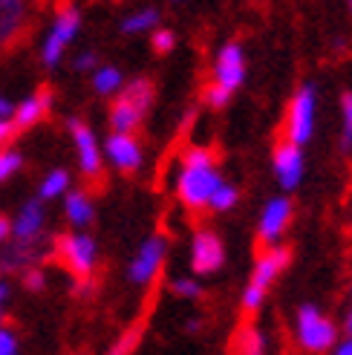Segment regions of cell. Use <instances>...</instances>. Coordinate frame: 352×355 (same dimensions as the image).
<instances>
[{"label":"cell","mask_w":352,"mask_h":355,"mask_svg":"<svg viewBox=\"0 0 352 355\" xmlns=\"http://www.w3.org/2000/svg\"><path fill=\"white\" fill-rule=\"evenodd\" d=\"M222 182L225 180L220 173L217 153L211 148L191 145L179 156V168H176L173 191H176V200H179L188 211H205L211 205V197H214Z\"/></svg>","instance_id":"6da1fadb"},{"label":"cell","mask_w":352,"mask_h":355,"mask_svg":"<svg viewBox=\"0 0 352 355\" xmlns=\"http://www.w3.org/2000/svg\"><path fill=\"white\" fill-rule=\"evenodd\" d=\"M292 263V248L289 245H272V248H263L257 254L254 266H252V277L245 283V289L240 295V306L245 315H257L263 309V300H266L269 289L274 286V280L289 269Z\"/></svg>","instance_id":"7a4b0ae2"},{"label":"cell","mask_w":352,"mask_h":355,"mask_svg":"<svg viewBox=\"0 0 352 355\" xmlns=\"http://www.w3.org/2000/svg\"><path fill=\"white\" fill-rule=\"evenodd\" d=\"M294 338L303 352L324 355V352H332V347L338 344V324L329 315H324L321 306L301 304L294 315Z\"/></svg>","instance_id":"3957f363"},{"label":"cell","mask_w":352,"mask_h":355,"mask_svg":"<svg viewBox=\"0 0 352 355\" xmlns=\"http://www.w3.org/2000/svg\"><path fill=\"white\" fill-rule=\"evenodd\" d=\"M315 128H318V90H315V84H301L286 104L283 139L303 148L312 141Z\"/></svg>","instance_id":"277c9868"},{"label":"cell","mask_w":352,"mask_h":355,"mask_svg":"<svg viewBox=\"0 0 352 355\" xmlns=\"http://www.w3.org/2000/svg\"><path fill=\"white\" fill-rule=\"evenodd\" d=\"M81 24H84V17H81V9L78 6L58 9V15L52 17V24H49L44 41H41V64L46 69H58L61 67L67 49L73 46L76 38H78Z\"/></svg>","instance_id":"5b68a950"},{"label":"cell","mask_w":352,"mask_h":355,"mask_svg":"<svg viewBox=\"0 0 352 355\" xmlns=\"http://www.w3.org/2000/svg\"><path fill=\"white\" fill-rule=\"evenodd\" d=\"M55 257L76 280H93L98 266V243L90 232H67L55 240Z\"/></svg>","instance_id":"8992f818"},{"label":"cell","mask_w":352,"mask_h":355,"mask_svg":"<svg viewBox=\"0 0 352 355\" xmlns=\"http://www.w3.org/2000/svg\"><path fill=\"white\" fill-rule=\"evenodd\" d=\"M168 257V237L165 234H150L139 243L136 254L127 263V280L133 286H150L159 277L162 266Z\"/></svg>","instance_id":"52a82bcc"},{"label":"cell","mask_w":352,"mask_h":355,"mask_svg":"<svg viewBox=\"0 0 352 355\" xmlns=\"http://www.w3.org/2000/svg\"><path fill=\"white\" fill-rule=\"evenodd\" d=\"M67 130H69V139H73L81 176H87V180H98L107 162H104V148H101L96 130L84 119H69Z\"/></svg>","instance_id":"ba28073f"},{"label":"cell","mask_w":352,"mask_h":355,"mask_svg":"<svg viewBox=\"0 0 352 355\" xmlns=\"http://www.w3.org/2000/svg\"><path fill=\"white\" fill-rule=\"evenodd\" d=\"M292 217H294V205L289 200V193H277L272 197L260 211V220H257V240L260 245H280V240L286 237L289 225H292Z\"/></svg>","instance_id":"9c48e42d"},{"label":"cell","mask_w":352,"mask_h":355,"mask_svg":"<svg viewBox=\"0 0 352 355\" xmlns=\"http://www.w3.org/2000/svg\"><path fill=\"white\" fill-rule=\"evenodd\" d=\"M245 76H249V64H245L243 44L240 41H225L217 49L214 64H211V81L234 93L245 84Z\"/></svg>","instance_id":"30bf717a"},{"label":"cell","mask_w":352,"mask_h":355,"mask_svg":"<svg viewBox=\"0 0 352 355\" xmlns=\"http://www.w3.org/2000/svg\"><path fill=\"white\" fill-rule=\"evenodd\" d=\"M225 266V243L217 232L211 228H200L191 240V272L197 277L217 275Z\"/></svg>","instance_id":"8fae6325"},{"label":"cell","mask_w":352,"mask_h":355,"mask_svg":"<svg viewBox=\"0 0 352 355\" xmlns=\"http://www.w3.org/2000/svg\"><path fill=\"white\" fill-rule=\"evenodd\" d=\"M272 173L277 185L283 188V193L294 191L297 185L303 182V173H306V159H303V148L292 145V141L280 139L274 150H272Z\"/></svg>","instance_id":"7c38bea8"},{"label":"cell","mask_w":352,"mask_h":355,"mask_svg":"<svg viewBox=\"0 0 352 355\" xmlns=\"http://www.w3.org/2000/svg\"><path fill=\"white\" fill-rule=\"evenodd\" d=\"M104 162L113 165L118 173H136L145 165V148L136 133H113L104 139Z\"/></svg>","instance_id":"4fadbf2b"},{"label":"cell","mask_w":352,"mask_h":355,"mask_svg":"<svg viewBox=\"0 0 352 355\" xmlns=\"http://www.w3.org/2000/svg\"><path fill=\"white\" fill-rule=\"evenodd\" d=\"M44 228H46V208L44 202L35 197V200H26L17 214L12 220V240L21 243V245H38L41 237H44Z\"/></svg>","instance_id":"5bb4252c"},{"label":"cell","mask_w":352,"mask_h":355,"mask_svg":"<svg viewBox=\"0 0 352 355\" xmlns=\"http://www.w3.org/2000/svg\"><path fill=\"white\" fill-rule=\"evenodd\" d=\"M49 110H52V93L38 90V93H29L26 98H21V104H15L12 121H15L17 130H29L38 121H44L49 116Z\"/></svg>","instance_id":"9a60e30c"},{"label":"cell","mask_w":352,"mask_h":355,"mask_svg":"<svg viewBox=\"0 0 352 355\" xmlns=\"http://www.w3.org/2000/svg\"><path fill=\"white\" fill-rule=\"evenodd\" d=\"M64 220L76 228V232H84V228H90L93 220H96V202L87 191L81 188H73L64 197Z\"/></svg>","instance_id":"2e32d148"},{"label":"cell","mask_w":352,"mask_h":355,"mask_svg":"<svg viewBox=\"0 0 352 355\" xmlns=\"http://www.w3.org/2000/svg\"><path fill=\"white\" fill-rule=\"evenodd\" d=\"M26 0H0V46L17 38V32L26 24Z\"/></svg>","instance_id":"e0dca14e"},{"label":"cell","mask_w":352,"mask_h":355,"mask_svg":"<svg viewBox=\"0 0 352 355\" xmlns=\"http://www.w3.org/2000/svg\"><path fill=\"white\" fill-rule=\"evenodd\" d=\"M159 26H162V12L156 6H139V9L127 12L118 24L121 35H148Z\"/></svg>","instance_id":"ac0fdd59"},{"label":"cell","mask_w":352,"mask_h":355,"mask_svg":"<svg viewBox=\"0 0 352 355\" xmlns=\"http://www.w3.org/2000/svg\"><path fill=\"white\" fill-rule=\"evenodd\" d=\"M142 121H145V113L139 107H133V104L125 101L121 96L113 98V104H110V130L113 133H136Z\"/></svg>","instance_id":"d6986e66"},{"label":"cell","mask_w":352,"mask_h":355,"mask_svg":"<svg viewBox=\"0 0 352 355\" xmlns=\"http://www.w3.org/2000/svg\"><path fill=\"white\" fill-rule=\"evenodd\" d=\"M231 352L234 355H266V335H263L252 321H245L234 329Z\"/></svg>","instance_id":"ffe728a7"},{"label":"cell","mask_w":352,"mask_h":355,"mask_svg":"<svg viewBox=\"0 0 352 355\" xmlns=\"http://www.w3.org/2000/svg\"><path fill=\"white\" fill-rule=\"evenodd\" d=\"M41 257L38 245H21V243H12L3 254H0V275H9V272H26L29 266H35Z\"/></svg>","instance_id":"44dd1931"},{"label":"cell","mask_w":352,"mask_h":355,"mask_svg":"<svg viewBox=\"0 0 352 355\" xmlns=\"http://www.w3.org/2000/svg\"><path fill=\"white\" fill-rule=\"evenodd\" d=\"M73 191V176L67 168H52L44 173V180L38 182V200L41 202H52V200H64L67 193Z\"/></svg>","instance_id":"7402d4cb"},{"label":"cell","mask_w":352,"mask_h":355,"mask_svg":"<svg viewBox=\"0 0 352 355\" xmlns=\"http://www.w3.org/2000/svg\"><path fill=\"white\" fill-rule=\"evenodd\" d=\"M90 84H93V90L96 96L101 98H110V96H118L121 90H125V73L116 67V64H101L96 73L90 76Z\"/></svg>","instance_id":"603a6c76"},{"label":"cell","mask_w":352,"mask_h":355,"mask_svg":"<svg viewBox=\"0 0 352 355\" xmlns=\"http://www.w3.org/2000/svg\"><path fill=\"white\" fill-rule=\"evenodd\" d=\"M118 96L125 98V101H130L133 107H139V110L148 116V110L153 107V98H156V87H153L150 78L139 76V78H130V81L125 84V90H121Z\"/></svg>","instance_id":"cb8c5ba5"},{"label":"cell","mask_w":352,"mask_h":355,"mask_svg":"<svg viewBox=\"0 0 352 355\" xmlns=\"http://www.w3.org/2000/svg\"><path fill=\"white\" fill-rule=\"evenodd\" d=\"M142 335H145V324L127 327V329L110 344V349L104 352V355H133V352L139 349V344H142Z\"/></svg>","instance_id":"d4e9b609"},{"label":"cell","mask_w":352,"mask_h":355,"mask_svg":"<svg viewBox=\"0 0 352 355\" xmlns=\"http://www.w3.org/2000/svg\"><path fill=\"white\" fill-rule=\"evenodd\" d=\"M338 148L344 156H352V90L341 93V139Z\"/></svg>","instance_id":"484cf974"},{"label":"cell","mask_w":352,"mask_h":355,"mask_svg":"<svg viewBox=\"0 0 352 355\" xmlns=\"http://www.w3.org/2000/svg\"><path fill=\"white\" fill-rule=\"evenodd\" d=\"M168 289L173 297H182V300H200L202 297V283L193 277V275H179L168 283Z\"/></svg>","instance_id":"4316f807"},{"label":"cell","mask_w":352,"mask_h":355,"mask_svg":"<svg viewBox=\"0 0 352 355\" xmlns=\"http://www.w3.org/2000/svg\"><path fill=\"white\" fill-rule=\"evenodd\" d=\"M237 200H240V188L225 180V182L217 188L214 197H211L208 211H214V214H225V211H231V208L237 205Z\"/></svg>","instance_id":"83f0119b"},{"label":"cell","mask_w":352,"mask_h":355,"mask_svg":"<svg viewBox=\"0 0 352 355\" xmlns=\"http://www.w3.org/2000/svg\"><path fill=\"white\" fill-rule=\"evenodd\" d=\"M231 96H234L231 90H225V87H220L214 81L202 87V101L208 104L211 110H225L228 104H231Z\"/></svg>","instance_id":"f1b7e54d"},{"label":"cell","mask_w":352,"mask_h":355,"mask_svg":"<svg viewBox=\"0 0 352 355\" xmlns=\"http://www.w3.org/2000/svg\"><path fill=\"white\" fill-rule=\"evenodd\" d=\"M150 46L156 55H170V52L176 49V32L170 26H159L150 32Z\"/></svg>","instance_id":"f546056e"},{"label":"cell","mask_w":352,"mask_h":355,"mask_svg":"<svg viewBox=\"0 0 352 355\" xmlns=\"http://www.w3.org/2000/svg\"><path fill=\"white\" fill-rule=\"evenodd\" d=\"M21 168H24V156H21V153L12 150V148H3V150H0V185L9 182Z\"/></svg>","instance_id":"4dcf8cb0"},{"label":"cell","mask_w":352,"mask_h":355,"mask_svg":"<svg viewBox=\"0 0 352 355\" xmlns=\"http://www.w3.org/2000/svg\"><path fill=\"white\" fill-rule=\"evenodd\" d=\"M21 283H24V289L32 292V295H38L46 289V272L41 269V266H29L26 272H21Z\"/></svg>","instance_id":"1f68e13d"},{"label":"cell","mask_w":352,"mask_h":355,"mask_svg":"<svg viewBox=\"0 0 352 355\" xmlns=\"http://www.w3.org/2000/svg\"><path fill=\"white\" fill-rule=\"evenodd\" d=\"M101 67V61H98V52L96 49H81V52H76L73 55V69L76 73H96V69Z\"/></svg>","instance_id":"d6a6232c"},{"label":"cell","mask_w":352,"mask_h":355,"mask_svg":"<svg viewBox=\"0 0 352 355\" xmlns=\"http://www.w3.org/2000/svg\"><path fill=\"white\" fill-rule=\"evenodd\" d=\"M0 355H21V335L12 327H0Z\"/></svg>","instance_id":"836d02e7"},{"label":"cell","mask_w":352,"mask_h":355,"mask_svg":"<svg viewBox=\"0 0 352 355\" xmlns=\"http://www.w3.org/2000/svg\"><path fill=\"white\" fill-rule=\"evenodd\" d=\"M15 133H17V128H15V121H12V119H3V121H0V150L9 145Z\"/></svg>","instance_id":"e575fe53"},{"label":"cell","mask_w":352,"mask_h":355,"mask_svg":"<svg viewBox=\"0 0 352 355\" xmlns=\"http://www.w3.org/2000/svg\"><path fill=\"white\" fill-rule=\"evenodd\" d=\"M12 240V220L0 214V245H6Z\"/></svg>","instance_id":"d590c367"},{"label":"cell","mask_w":352,"mask_h":355,"mask_svg":"<svg viewBox=\"0 0 352 355\" xmlns=\"http://www.w3.org/2000/svg\"><path fill=\"white\" fill-rule=\"evenodd\" d=\"M9 297H12V286H9V280L0 275V309H3L9 304Z\"/></svg>","instance_id":"8d00e7d4"},{"label":"cell","mask_w":352,"mask_h":355,"mask_svg":"<svg viewBox=\"0 0 352 355\" xmlns=\"http://www.w3.org/2000/svg\"><path fill=\"white\" fill-rule=\"evenodd\" d=\"M332 355H352V338L346 335L344 341H338L335 347H332Z\"/></svg>","instance_id":"74e56055"},{"label":"cell","mask_w":352,"mask_h":355,"mask_svg":"<svg viewBox=\"0 0 352 355\" xmlns=\"http://www.w3.org/2000/svg\"><path fill=\"white\" fill-rule=\"evenodd\" d=\"M12 113H15V104H12L6 96H0V121H3V119H12Z\"/></svg>","instance_id":"f35d334b"},{"label":"cell","mask_w":352,"mask_h":355,"mask_svg":"<svg viewBox=\"0 0 352 355\" xmlns=\"http://www.w3.org/2000/svg\"><path fill=\"white\" fill-rule=\"evenodd\" d=\"M344 329H346V335L352 338V304H349V312H346V318H344Z\"/></svg>","instance_id":"ab89813d"},{"label":"cell","mask_w":352,"mask_h":355,"mask_svg":"<svg viewBox=\"0 0 352 355\" xmlns=\"http://www.w3.org/2000/svg\"><path fill=\"white\" fill-rule=\"evenodd\" d=\"M346 12H349V15H352V0H346Z\"/></svg>","instance_id":"60d3db41"},{"label":"cell","mask_w":352,"mask_h":355,"mask_svg":"<svg viewBox=\"0 0 352 355\" xmlns=\"http://www.w3.org/2000/svg\"><path fill=\"white\" fill-rule=\"evenodd\" d=\"M0 327H3V309H0Z\"/></svg>","instance_id":"b9f144b4"},{"label":"cell","mask_w":352,"mask_h":355,"mask_svg":"<svg viewBox=\"0 0 352 355\" xmlns=\"http://www.w3.org/2000/svg\"><path fill=\"white\" fill-rule=\"evenodd\" d=\"M170 3H182V0H170Z\"/></svg>","instance_id":"7bdbcfd3"},{"label":"cell","mask_w":352,"mask_h":355,"mask_svg":"<svg viewBox=\"0 0 352 355\" xmlns=\"http://www.w3.org/2000/svg\"><path fill=\"white\" fill-rule=\"evenodd\" d=\"M349 232H352V220H349Z\"/></svg>","instance_id":"ee69618b"}]
</instances>
